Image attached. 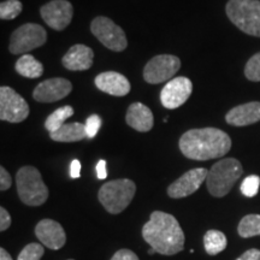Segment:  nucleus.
I'll return each instance as SVG.
<instances>
[{
    "label": "nucleus",
    "instance_id": "obj_1",
    "mask_svg": "<svg viewBox=\"0 0 260 260\" xmlns=\"http://www.w3.org/2000/svg\"><path fill=\"white\" fill-rule=\"evenodd\" d=\"M142 237L155 252L174 255L183 251L184 233L178 220L170 213L154 211L142 228Z\"/></svg>",
    "mask_w": 260,
    "mask_h": 260
},
{
    "label": "nucleus",
    "instance_id": "obj_2",
    "mask_svg": "<svg viewBox=\"0 0 260 260\" xmlns=\"http://www.w3.org/2000/svg\"><path fill=\"white\" fill-rule=\"evenodd\" d=\"M178 145L184 157L204 161L224 157L232 148V139L217 128L190 129L181 136Z\"/></svg>",
    "mask_w": 260,
    "mask_h": 260
},
{
    "label": "nucleus",
    "instance_id": "obj_3",
    "mask_svg": "<svg viewBox=\"0 0 260 260\" xmlns=\"http://www.w3.org/2000/svg\"><path fill=\"white\" fill-rule=\"evenodd\" d=\"M243 168L237 159L225 158L217 161L209 170L206 186L214 198H223L230 193L234 184L242 176Z\"/></svg>",
    "mask_w": 260,
    "mask_h": 260
},
{
    "label": "nucleus",
    "instance_id": "obj_4",
    "mask_svg": "<svg viewBox=\"0 0 260 260\" xmlns=\"http://www.w3.org/2000/svg\"><path fill=\"white\" fill-rule=\"evenodd\" d=\"M135 193L136 186L134 182L128 178H121L103 184L98 198L107 212L118 214L129 206Z\"/></svg>",
    "mask_w": 260,
    "mask_h": 260
},
{
    "label": "nucleus",
    "instance_id": "obj_5",
    "mask_svg": "<svg viewBox=\"0 0 260 260\" xmlns=\"http://www.w3.org/2000/svg\"><path fill=\"white\" fill-rule=\"evenodd\" d=\"M16 184L22 203L28 206H40L46 203L48 188L37 168L23 167L19 169L16 175Z\"/></svg>",
    "mask_w": 260,
    "mask_h": 260
},
{
    "label": "nucleus",
    "instance_id": "obj_6",
    "mask_svg": "<svg viewBox=\"0 0 260 260\" xmlns=\"http://www.w3.org/2000/svg\"><path fill=\"white\" fill-rule=\"evenodd\" d=\"M225 12L240 30L260 38V2L258 0H229Z\"/></svg>",
    "mask_w": 260,
    "mask_h": 260
},
{
    "label": "nucleus",
    "instance_id": "obj_7",
    "mask_svg": "<svg viewBox=\"0 0 260 260\" xmlns=\"http://www.w3.org/2000/svg\"><path fill=\"white\" fill-rule=\"evenodd\" d=\"M47 40L44 27L37 23H25L16 29L10 39L9 50L12 54H22L41 47Z\"/></svg>",
    "mask_w": 260,
    "mask_h": 260
},
{
    "label": "nucleus",
    "instance_id": "obj_8",
    "mask_svg": "<svg viewBox=\"0 0 260 260\" xmlns=\"http://www.w3.org/2000/svg\"><path fill=\"white\" fill-rule=\"evenodd\" d=\"M90 31L104 46L115 52L124 51L128 46L125 32L112 19L98 16L92 21Z\"/></svg>",
    "mask_w": 260,
    "mask_h": 260
},
{
    "label": "nucleus",
    "instance_id": "obj_9",
    "mask_svg": "<svg viewBox=\"0 0 260 260\" xmlns=\"http://www.w3.org/2000/svg\"><path fill=\"white\" fill-rule=\"evenodd\" d=\"M181 68V60L171 54H159L152 58L144 69V79L147 83L169 82Z\"/></svg>",
    "mask_w": 260,
    "mask_h": 260
},
{
    "label": "nucleus",
    "instance_id": "obj_10",
    "mask_svg": "<svg viewBox=\"0 0 260 260\" xmlns=\"http://www.w3.org/2000/svg\"><path fill=\"white\" fill-rule=\"evenodd\" d=\"M29 106L15 89L3 86L0 88V119L10 123H21L29 116Z\"/></svg>",
    "mask_w": 260,
    "mask_h": 260
},
{
    "label": "nucleus",
    "instance_id": "obj_11",
    "mask_svg": "<svg viewBox=\"0 0 260 260\" xmlns=\"http://www.w3.org/2000/svg\"><path fill=\"white\" fill-rule=\"evenodd\" d=\"M193 92V83L187 77H175L165 84L160 92L161 105L169 110L177 109L189 99Z\"/></svg>",
    "mask_w": 260,
    "mask_h": 260
},
{
    "label": "nucleus",
    "instance_id": "obj_12",
    "mask_svg": "<svg viewBox=\"0 0 260 260\" xmlns=\"http://www.w3.org/2000/svg\"><path fill=\"white\" fill-rule=\"evenodd\" d=\"M41 17L54 30H64L73 19L74 9L68 0H52L40 9Z\"/></svg>",
    "mask_w": 260,
    "mask_h": 260
},
{
    "label": "nucleus",
    "instance_id": "obj_13",
    "mask_svg": "<svg viewBox=\"0 0 260 260\" xmlns=\"http://www.w3.org/2000/svg\"><path fill=\"white\" fill-rule=\"evenodd\" d=\"M209 171L204 168L193 169L187 171L182 176L169 186L168 195L172 199H182L189 197L199 189L201 184L206 181Z\"/></svg>",
    "mask_w": 260,
    "mask_h": 260
},
{
    "label": "nucleus",
    "instance_id": "obj_14",
    "mask_svg": "<svg viewBox=\"0 0 260 260\" xmlns=\"http://www.w3.org/2000/svg\"><path fill=\"white\" fill-rule=\"evenodd\" d=\"M73 90V84L69 80L54 77L39 83L32 92V98L39 103H54L64 99Z\"/></svg>",
    "mask_w": 260,
    "mask_h": 260
},
{
    "label": "nucleus",
    "instance_id": "obj_15",
    "mask_svg": "<svg viewBox=\"0 0 260 260\" xmlns=\"http://www.w3.org/2000/svg\"><path fill=\"white\" fill-rule=\"evenodd\" d=\"M35 235L38 240L47 248L58 251L67 242V235L63 226L53 219H42L35 226Z\"/></svg>",
    "mask_w": 260,
    "mask_h": 260
},
{
    "label": "nucleus",
    "instance_id": "obj_16",
    "mask_svg": "<svg viewBox=\"0 0 260 260\" xmlns=\"http://www.w3.org/2000/svg\"><path fill=\"white\" fill-rule=\"evenodd\" d=\"M95 86L102 92L113 96H124L130 92V82L124 75L116 71H106L99 74L94 80Z\"/></svg>",
    "mask_w": 260,
    "mask_h": 260
},
{
    "label": "nucleus",
    "instance_id": "obj_17",
    "mask_svg": "<svg viewBox=\"0 0 260 260\" xmlns=\"http://www.w3.org/2000/svg\"><path fill=\"white\" fill-rule=\"evenodd\" d=\"M94 52L86 45H74L67 53L64 54L61 63L65 69L71 71H84L88 70L93 65Z\"/></svg>",
    "mask_w": 260,
    "mask_h": 260
},
{
    "label": "nucleus",
    "instance_id": "obj_18",
    "mask_svg": "<svg viewBox=\"0 0 260 260\" xmlns=\"http://www.w3.org/2000/svg\"><path fill=\"white\" fill-rule=\"evenodd\" d=\"M225 121L234 126L254 124L260 121V103L252 102L234 107L225 115Z\"/></svg>",
    "mask_w": 260,
    "mask_h": 260
},
{
    "label": "nucleus",
    "instance_id": "obj_19",
    "mask_svg": "<svg viewBox=\"0 0 260 260\" xmlns=\"http://www.w3.org/2000/svg\"><path fill=\"white\" fill-rule=\"evenodd\" d=\"M126 124L140 133H147L153 128L154 118L149 107L142 103H134L126 111Z\"/></svg>",
    "mask_w": 260,
    "mask_h": 260
},
{
    "label": "nucleus",
    "instance_id": "obj_20",
    "mask_svg": "<svg viewBox=\"0 0 260 260\" xmlns=\"http://www.w3.org/2000/svg\"><path fill=\"white\" fill-rule=\"evenodd\" d=\"M50 138L57 142H77L87 138L86 126L82 123H65L56 132L50 133Z\"/></svg>",
    "mask_w": 260,
    "mask_h": 260
},
{
    "label": "nucleus",
    "instance_id": "obj_21",
    "mask_svg": "<svg viewBox=\"0 0 260 260\" xmlns=\"http://www.w3.org/2000/svg\"><path fill=\"white\" fill-rule=\"evenodd\" d=\"M16 71L28 79H38L44 74V65L30 54H23L16 63Z\"/></svg>",
    "mask_w": 260,
    "mask_h": 260
},
{
    "label": "nucleus",
    "instance_id": "obj_22",
    "mask_svg": "<svg viewBox=\"0 0 260 260\" xmlns=\"http://www.w3.org/2000/svg\"><path fill=\"white\" fill-rule=\"evenodd\" d=\"M205 251L210 255H217L228 246L226 236L219 230H209L204 236Z\"/></svg>",
    "mask_w": 260,
    "mask_h": 260
},
{
    "label": "nucleus",
    "instance_id": "obj_23",
    "mask_svg": "<svg viewBox=\"0 0 260 260\" xmlns=\"http://www.w3.org/2000/svg\"><path fill=\"white\" fill-rule=\"evenodd\" d=\"M237 233L243 239L260 236V214H247L240 220Z\"/></svg>",
    "mask_w": 260,
    "mask_h": 260
},
{
    "label": "nucleus",
    "instance_id": "obj_24",
    "mask_svg": "<svg viewBox=\"0 0 260 260\" xmlns=\"http://www.w3.org/2000/svg\"><path fill=\"white\" fill-rule=\"evenodd\" d=\"M74 115V109L70 105L59 107L56 111L52 112L50 116L47 117L46 121H45V128H46L50 133L56 132L65 124V121H67L69 117Z\"/></svg>",
    "mask_w": 260,
    "mask_h": 260
},
{
    "label": "nucleus",
    "instance_id": "obj_25",
    "mask_svg": "<svg viewBox=\"0 0 260 260\" xmlns=\"http://www.w3.org/2000/svg\"><path fill=\"white\" fill-rule=\"evenodd\" d=\"M22 12V3L19 0H6L0 4V18L14 19Z\"/></svg>",
    "mask_w": 260,
    "mask_h": 260
},
{
    "label": "nucleus",
    "instance_id": "obj_26",
    "mask_svg": "<svg viewBox=\"0 0 260 260\" xmlns=\"http://www.w3.org/2000/svg\"><path fill=\"white\" fill-rule=\"evenodd\" d=\"M44 253V246L40 243H29L19 253L17 260H40Z\"/></svg>",
    "mask_w": 260,
    "mask_h": 260
},
{
    "label": "nucleus",
    "instance_id": "obj_27",
    "mask_svg": "<svg viewBox=\"0 0 260 260\" xmlns=\"http://www.w3.org/2000/svg\"><path fill=\"white\" fill-rule=\"evenodd\" d=\"M245 75L249 81L259 82L260 81V52L247 61L245 67Z\"/></svg>",
    "mask_w": 260,
    "mask_h": 260
},
{
    "label": "nucleus",
    "instance_id": "obj_28",
    "mask_svg": "<svg viewBox=\"0 0 260 260\" xmlns=\"http://www.w3.org/2000/svg\"><path fill=\"white\" fill-rule=\"evenodd\" d=\"M260 187V177L256 175H251L246 177L241 184L242 194L247 198H253L258 194Z\"/></svg>",
    "mask_w": 260,
    "mask_h": 260
},
{
    "label": "nucleus",
    "instance_id": "obj_29",
    "mask_svg": "<svg viewBox=\"0 0 260 260\" xmlns=\"http://www.w3.org/2000/svg\"><path fill=\"white\" fill-rule=\"evenodd\" d=\"M102 118H100L98 115H92L89 116L88 118H87L86 121V133H87V138L88 139H93L95 138V135L98 134V132H99L100 126H102Z\"/></svg>",
    "mask_w": 260,
    "mask_h": 260
},
{
    "label": "nucleus",
    "instance_id": "obj_30",
    "mask_svg": "<svg viewBox=\"0 0 260 260\" xmlns=\"http://www.w3.org/2000/svg\"><path fill=\"white\" fill-rule=\"evenodd\" d=\"M111 260H139V256L133 251H130V249L123 248L117 251L115 254H113Z\"/></svg>",
    "mask_w": 260,
    "mask_h": 260
},
{
    "label": "nucleus",
    "instance_id": "obj_31",
    "mask_svg": "<svg viewBox=\"0 0 260 260\" xmlns=\"http://www.w3.org/2000/svg\"><path fill=\"white\" fill-rule=\"evenodd\" d=\"M12 184V178L4 167L0 168V190H8Z\"/></svg>",
    "mask_w": 260,
    "mask_h": 260
},
{
    "label": "nucleus",
    "instance_id": "obj_32",
    "mask_svg": "<svg viewBox=\"0 0 260 260\" xmlns=\"http://www.w3.org/2000/svg\"><path fill=\"white\" fill-rule=\"evenodd\" d=\"M11 225V216L4 207H0V232H5Z\"/></svg>",
    "mask_w": 260,
    "mask_h": 260
},
{
    "label": "nucleus",
    "instance_id": "obj_33",
    "mask_svg": "<svg viewBox=\"0 0 260 260\" xmlns=\"http://www.w3.org/2000/svg\"><path fill=\"white\" fill-rule=\"evenodd\" d=\"M236 260H260V249H256V248L248 249V251H246Z\"/></svg>",
    "mask_w": 260,
    "mask_h": 260
},
{
    "label": "nucleus",
    "instance_id": "obj_34",
    "mask_svg": "<svg viewBox=\"0 0 260 260\" xmlns=\"http://www.w3.org/2000/svg\"><path fill=\"white\" fill-rule=\"evenodd\" d=\"M96 176L99 180H105V178L107 177V170H106V160H104V159H102V160L98 161L96 164Z\"/></svg>",
    "mask_w": 260,
    "mask_h": 260
},
{
    "label": "nucleus",
    "instance_id": "obj_35",
    "mask_svg": "<svg viewBox=\"0 0 260 260\" xmlns=\"http://www.w3.org/2000/svg\"><path fill=\"white\" fill-rule=\"evenodd\" d=\"M81 175V162L77 159H74L70 165V176L73 178H79Z\"/></svg>",
    "mask_w": 260,
    "mask_h": 260
},
{
    "label": "nucleus",
    "instance_id": "obj_36",
    "mask_svg": "<svg viewBox=\"0 0 260 260\" xmlns=\"http://www.w3.org/2000/svg\"><path fill=\"white\" fill-rule=\"evenodd\" d=\"M0 260H12L11 255L4 248H0Z\"/></svg>",
    "mask_w": 260,
    "mask_h": 260
},
{
    "label": "nucleus",
    "instance_id": "obj_37",
    "mask_svg": "<svg viewBox=\"0 0 260 260\" xmlns=\"http://www.w3.org/2000/svg\"><path fill=\"white\" fill-rule=\"evenodd\" d=\"M154 253H157V252H155L154 248H152V247H151V249L148 251V254H154Z\"/></svg>",
    "mask_w": 260,
    "mask_h": 260
},
{
    "label": "nucleus",
    "instance_id": "obj_38",
    "mask_svg": "<svg viewBox=\"0 0 260 260\" xmlns=\"http://www.w3.org/2000/svg\"><path fill=\"white\" fill-rule=\"evenodd\" d=\"M68 260H74V259H68Z\"/></svg>",
    "mask_w": 260,
    "mask_h": 260
}]
</instances>
